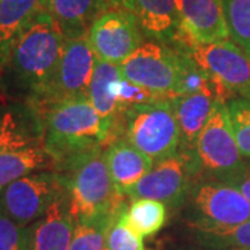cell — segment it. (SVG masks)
<instances>
[{"mask_svg": "<svg viewBox=\"0 0 250 250\" xmlns=\"http://www.w3.org/2000/svg\"><path fill=\"white\" fill-rule=\"evenodd\" d=\"M65 36L52 16L42 10L18 36L0 74V90L22 96L28 104L43 98L62 62Z\"/></svg>", "mask_w": 250, "mask_h": 250, "instance_id": "6da1fadb", "label": "cell"}, {"mask_svg": "<svg viewBox=\"0 0 250 250\" xmlns=\"http://www.w3.org/2000/svg\"><path fill=\"white\" fill-rule=\"evenodd\" d=\"M43 123V147L57 161L56 170L81 154L104 149L110 129L88 98L62 100L38 111Z\"/></svg>", "mask_w": 250, "mask_h": 250, "instance_id": "7a4b0ae2", "label": "cell"}, {"mask_svg": "<svg viewBox=\"0 0 250 250\" xmlns=\"http://www.w3.org/2000/svg\"><path fill=\"white\" fill-rule=\"evenodd\" d=\"M104 149L81 154L56 170L64 178L74 220L114 215L126 206L110 175Z\"/></svg>", "mask_w": 250, "mask_h": 250, "instance_id": "3957f363", "label": "cell"}, {"mask_svg": "<svg viewBox=\"0 0 250 250\" xmlns=\"http://www.w3.org/2000/svg\"><path fill=\"white\" fill-rule=\"evenodd\" d=\"M118 138H124L154 163L177 154L181 134L172 98L123 108L114 141Z\"/></svg>", "mask_w": 250, "mask_h": 250, "instance_id": "277c9868", "label": "cell"}, {"mask_svg": "<svg viewBox=\"0 0 250 250\" xmlns=\"http://www.w3.org/2000/svg\"><path fill=\"white\" fill-rule=\"evenodd\" d=\"M168 46L188 56L214 85L218 98L228 102L250 95V59L229 41L200 43L179 31Z\"/></svg>", "mask_w": 250, "mask_h": 250, "instance_id": "5b68a950", "label": "cell"}, {"mask_svg": "<svg viewBox=\"0 0 250 250\" xmlns=\"http://www.w3.org/2000/svg\"><path fill=\"white\" fill-rule=\"evenodd\" d=\"M199 178L217 179L228 184L248 161L242 156L233 135L227 103L217 100L195 149Z\"/></svg>", "mask_w": 250, "mask_h": 250, "instance_id": "8992f818", "label": "cell"}, {"mask_svg": "<svg viewBox=\"0 0 250 250\" xmlns=\"http://www.w3.org/2000/svg\"><path fill=\"white\" fill-rule=\"evenodd\" d=\"M188 225L232 227L250 220V202L229 184L199 178L185 202Z\"/></svg>", "mask_w": 250, "mask_h": 250, "instance_id": "52a82bcc", "label": "cell"}, {"mask_svg": "<svg viewBox=\"0 0 250 250\" xmlns=\"http://www.w3.org/2000/svg\"><path fill=\"white\" fill-rule=\"evenodd\" d=\"M121 75L146 89L168 98L181 95L182 56L174 47L160 42H143L124 62Z\"/></svg>", "mask_w": 250, "mask_h": 250, "instance_id": "ba28073f", "label": "cell"}, {"mask_svg": "<svg viewBox=\"0 0 250 250\" xmlns=\"http://www.w3.org/2000/svg\"><path fill=\"white\" fill-rule=\"evenodd\" d=\"M199 179L195 154L178 152L164 160L156 161L128 193L126 197L153 199L172 208L184 207L193 184Z\"/></svg>", "mask_w": 250, "mask_h": 250, "instance_id": "9c48e42d", "label": "cell"}, {"mask_svg": "<svg viewBox=\"0 0 250 250\" xmlns=\"http://www.w3.org/2000/svg\"><path fill=\"white\" fill-rule=\"evenodd\" d=\"M64 189L62 172H34L14 181L0 192V208L18 225L29 227L45 214Z\"/></svg>", "mask_w": 250, "mask_h": 250, "instance_id": "30bf717a", "label": "cell"}, {"mask_svg": "<svg viewBox=\"0 0 250 250\" xmlns=\"http://www.w3.org/2000/svg\"><path fill=\"white\" fill-rule=\"evenodd\" d=\"M96 60L98 57L88 41V35L65 39L62 62L49 89L38 103L29 106L41 111L62 100L88 98Z\"/></svg>", "mask_w": 250, "mask_h": 250, "instance_id": "8fae6325", "label": "cell"}, {"mask_svg": "<svg viewBox=\"0 0 250 250\" xmlns=\"http://www.w3.org/2000/svg\"><path fill=\"white\" fill-rule=\"evenodd\" d=\"M88 41L99 60L120 65L143 43L142 28L134 11L111 9L93 22Z\"/></svg>", "mask_w": 250, "mask_h": 250, "instance_id": "7c38bea8", "label": "cell"}, {"mask_svg": "<svg viewBox=\"0 0 250 250\" xmlns=\"http://www.w3.org/2000/svg\"><path fill=\"white\" fill-rule=\"evenodd\" d=\"M179 31L200 43L229 39L223 0H175Z\"/></svg>", "mask_w": 250, "mask_h": 250, "instance_id": "4fadbf2b", "label": "cell"}, {"mask_svg": "<svg viewBox=\"0 0 250 250\" xmlns=\"http://www.w3.org/2000/svg\"><path fill=\"white\" fill-rule=\"evenodd\" d=\"M43 123L28 103L0 107V153L43 146Z\"/></svg>", "mask_w": 250, "mask_h": 250, "instance_id": "5bb4252c", "label": "cell"}, {"mask_svg": "<svg viewBox=\"0 0 250 250\" xmlns=\"http://www.w3.org/2000/svg\"><path fill=\"white\" fill-rule=\"evenodd\" d=\"M74 227L70 199L64 189L45 214L28 227L29 250H70Z\"/></svg>", "mask_w": 250, "mask_h": 250, "instance_id": "9a60e30c", "label": "cell"}, {"mask_svg": "<svg viewBox=\"0 0 250 250\" xmlns=\"http://www.w3.org/2000/svg\"><path fill=\"white\" fill-rule=\"evenodd\" d=\"M217 100H220V98L213 83L196 93L172 98V106L181 134L179 152L195 154L199 135L205 128Z\"/></svg>", "mask_w": 250, "mask_h": 250, "instance_id": "2e32d148", "label": "cell"}, {"mask_svg": "<svg viewBox=\"0 0 250 250\" xmlns=\"http://www.w3.org/2000/svg\"><path fill=\"white\" fill-rule=\"evenodd\" d=\"M114 9L110 0H45L47 11L62 29L65 39L88 35L102 14Z\"/></svg>", "mask_w": 250, "mask_h": 250, "instance_id": "e0dca14e", "label": "cell"}, {"mask_svg": "<svg viewBox=\"0 0 250 250\" xmlns=\"http://www.w3.org/2000/svg\"><path fill=\"white\" fill-rule=\"evenodd\" d=\"M104 156L117 190L124 196L154 166L149 156L143 154L124 138H118L107 145Z\"/></svg>", "mask_w": 250, "mask_h": 250, "instance_id": "ac0fdd59", "label": "cell"}, {"mask_svg": "<svg viewBox=\"0 0 250 250\" xmlns=\"http://www.w3.org/2000/svg\"><path fill=\"white\" fill-rule=\"evenodd\" d=\"M121 78L123 75L120 65L98 59L88 88V99L98 111L99 116L102 117V120L108 126L111 142L114 141L117 123L121 113L117 99V86Z\"/></svg>", "mask_w": 250, "mask_h": 250, "instance_id": "d6986e66", "label": "cell"}, {"mask_svg": "<svg viewBox=\"0 0 250 250\" xmlns=\"http://www.w3.org/2000/svg\"><path fill=\"white\" fill-rule=\"evenodd\" d=\"M134 13L142 32L154 41L170 45L179 32L175 0H132Z\"/></svg>", "mask_w": 250, "mask_h": 250, "instance_id": "ffe728a7", "label": "cell"}, {"mask_svg": "<svg viewBox=\"0 0 250 250\" xmlns=\"http://www.w3.org/2000/svg\"><path fill=\"white\" fill-rule=\"evenodd\" d=\"M42 10H45V0L0 1V74L9 62L18 36Z\"/></svg>", "mask_w": 250, "mask_h": 250, "instance_id": "44dd1931", "label": "cell"}, {"mask_svg": "<svg viewBox=\"0 0 250 250\" xmlns=\"http://www.w3.org/2000/svg\"><path fill=\"white\" fill-rule=\"evenodd\" d=\"M56 167L57 161L43 146L0 153V192L22 177Z\"/></svg>", "mask_w": 250, "mask_h": 250, "instance_id": "7402d4cb", "label": "cell"}, {"mask_svg": "<svg viewBox=\"0 0 250 250\" xmlns=\"http://www.w3.org/2000/svg\"><path fill=\"white\" fill-rule=\"evenodd\" d=\"M196 246L203 250H250V220L232 227L189 225Z\"/></svg>", "mask_w": 250, "mask_h": 250, "instance_id": "603a6c76", "label": "cell"}, {"mask_svg": "<svg viewBox=\"0 0 250 250\" xmlns=\"http://www.w3.org/2000/svg\"><path fill=\"white\" fill-rule=\"evenodd\" d=\"M123 218L143 238L153 236L167 221V208L164 203L153 199H134L126 206Z\"/></svg>", "mask_w": 250, "mask_h": 250, "instance_id": "cb8c5ba5", "label": "cell"}, {"mask_svg": "<svg viewBox=\"0 0 250 250\" xmlns=\"http://www.w3.org/2000/svg\"><path fill=\"white\" fill-rule=\"evenodd\" d=\"M125 207H123L114 215H103V217H96V218L75 220L70 250L106 249V236H107L108 228L117 218V215L120 214Z\"/></svg>", "mask_w": 250, "mask_h": 250, "instance_id": "d4e9b609", "label": "cell"}, {"mask_svg": "<svg viewBox=\"0 0 250 250\" xmlns=\"http://www.w3.org/2000/svg\"><path fill=\"white\" fill-rule=\"evenodd\" d=\"M229 38L250 59V0H223Z\"/></svg>", "mask_w": 250, "mask_h": 250, "instance_id": "484cf974", "label": "cell"}, {"mask_svg": "<svg viewBox=\"0 0 250 250\" xmlns=\"http://www.w3.org/2000/svg\"><path fill=\"white\" fill-rule=\"evenodd\" d=\"M227 108L238 147L242 156L250 160V95L229 99Z\"/></svg>", "mask_w": 250, "mask_h": 250, "instance_id": "4316f807", "label": "cell"}, {"mask_svg": "<svg viewBox=\"0 0 250 250\" xmlns=\"http://www.w3.org/2000/svg\"><path fill=\"white\" fill-rule=\"evenodd\" d=\"M125 208L117 215V218L108 228L104 250H147L143 245L142 235L135 232L124 221L123 213Z\"/></svg>", "mask_w": 250, "mask_h": 250, "instance_id": "83f0119b", "label": "cell"}, {"mask_svg": "<svg viewBox=\"0 0 250 250\" xmlns=\"http://www.w3.org/2000/svg\"><path fill=\"white\" fill-rule=\"evenodd\" d=\"M117 99L120 104V111L125 107L135 106V104H146L153 102H160L166 99H171L163 93L154 92V90L146 89L143 86H139L131 81L121 78L117 86Z\"/></svg>", "mask_w": 250, "mask_h": 250, "instance_id": "f1b7e54d", "label": "cell"}, {"mask_svg": "<svg viewBox=\"0 0 250 250\" xmlns=\"http://www.w3.org/2000/svg\"><path fill=\"white\" fill-rule=\"evenodd\" d=\"M0 250H29V229L0 208Z\"/></svg>", "mask_w": 250, "mask_h": 250, "instance_id": "f546056e", "label": "cell"}, {"mask_svg": "<svg viewBox=\"0 0 250 250\" xmlns=\"http://www.w3.org/2000/svg\"><path fill=\"white\" fill-rule=\"evenodd\" d=\"M228 184L232 185L233 188H236L242 195L250 202V161H248L245 168L238 175H235Z\"/></svg>", "mask_w": 250, "mask_h": 250, "instance_id": "4dcf8cb0", "label": "cell"}, {"mask_svg": "<svg viewBox=\"0 0 250 250\" xmlns=\"http://www.w3.org/2000/svg\"><path fill=\"white\" fill-rule=\"evenodd\" d=\"M114 9H126L134 11V1L132 0H110Z\"/></svg>", "mask_w": 250, "mask_h": 250, "instance_id": "1f68e13d", "label": "cell"}, {"mask_svg": "<svg viewBox=\"0 0 250 250\" xmlns=\"http://www.w3.org/2000/svg\"><path fill=\"white\" fill-rule=\"evenodd\" d=\"M166 250H202V249H200L199 246L193 248V246H187V245H182V246H179V245H175V246L167 248Z\"/></svg>", "mask_w": 250, "mask_h": 250, "instance_id": "d6a6232c", "label": "cell"}, {"mask_svg": "<svg viewBox=\"0 0 250 250\" xmlns=\"http://www.w3.org/2000/svg\"><path fill=\"white\" fill-rule=\"evenodd\" d=\"M0 1H1V0H0Z\"/></svg>", "mask_w": 250, "mask_h": 250, "instance_id": "836d02e7", "label": "cell"}, {"mask_svg": "<svg viewBox=\"0 0 250 250\" xmlns=\"http://www.w3.org/2000/svg\"><path fill=\"white\" fill-rule=\"evenodd\" d=\"M202 250H203V249H202Z\"/></svg>", "mask_w": 250, "mask_h": 250, "instance_id": "e575fe53", "label": "cell"}]
</instances>
